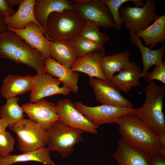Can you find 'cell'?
<instances>
[{
  "label": "cell",
  "instance_id": "obj_39",
  "mask_svg": "<svg viewBox=\"0 0 165 165\" xmlns=\"http://www.w3.org/2000/svg\"><path fill=\"white\" fill-rule=\"evenodd\" d=\"M1 68H0V72H1Z\"/></svg>",
  "mask_w": 165,
  "mask_h": 165
},
{
  "label": "cell",
  "instance_id": "obj_18",
  "mask_svg": "<svg viewBox=\"0 0 165 165\" xmlns=\"http://www.w3.org/2000/svg\"><path fill=\"white\" fill-rule=\"evenodd\" d=\"M112 156L118 165H151L150 156L121 139L118 141L116 150Z\"/></svg>",
  "mask_w": 165,
  "mask_h": 165
},
{
  "label": "cell",
  "instance_id": "obj_8",
  "mask_svg": "<svg viewBox=\"0 0 165 165\" xmlns=\"http://www.w3.org/2000/svg\"><path fill=\"white\" fill-rule=\"evenodd\" d=\"M76 109L91 123L99 127L100 125L115 123L123 115L133 114L134 108H124L107 105L90 107L81 102L74 103Z\"/></svg>",
  "mask_w": 165,
  "mask_h": 165
},
{
  "label": "cell",
  "instance_id": "obj_5",
  "mask_svg": "<svg viewBox=\"0 0 165 165\" xmlns=\"http://www.w3.org/2000/svg\"><path fill=\"white\" fill-rule=\"evenodd\" d=\"M48 148L58 152L64 159L73 152L75 145L83 140L81 130L69 127L58 120L47 130Z\"/></svg>",
  "mask_w": 165,
  "mask_h": 165
},
{
  "label": "cell",
  "instance_id": "obj_33",
  "mask_svg": "<svg viewBox=\"0 0 165 165\" xmlns=\"http://www.w3.org/2000/svg\"><path fill=\"white\" fill-rule=\"evenodd\" d=\"M16 12L9 6L6 0H0V13L3 17L11 16Z\"/></svg>",
  "mask_w": 165,
  "mask_h": 165
},
{
  "label": "cell",
  "instance_id": "obj_11",
  "mask_svg": "<svg viewBox=\"0 0 165 165\" xmlns=\"http://www.w3.org/2000/svg\"><path fill=\"white\" fill-rule=\"evenodd\" d=\"M90 85L97 101L102 105L132 108L131 102L121 94L120 90L111 82L99 78L90 77Z\"/></svg>",
  "mask_w": 165,
  "mask_h": 165
},
{
  "label": "cell",
  "instance_id": "obj_4",
  "mask_svg": "<svg viewBox=\"0 0 165 165\" xmlns=\"http://www.w3.org/2000/svg\"><path fill=\"white\" fill-rule=\"evenodd\" d=\"M86 24L75 9L53 12L47 20V34L51 41L73 39L79 35Z\"/></svg>",
  "mask_w": 165,
  "mask_h": 165
},
{
  "label": "cell",
  "instance_id": "obj_1",
  "mask_svg": "<svg viewBox=\"0 0 165 165\" xmlns=\"http://www.w3.org/2000/svg\"><path fill=\"white\" fill-rule=\"evenodd\" d=\"M119 126L121 140L150 157H165V146L160 143L158 135L141 119L131 113L125 114L115 122Z\"/></svg>",
  "mask_w": 165,
  "mask_h": 165
},
{
  "label": "cell",
  "instance_id": "obj_2",
  "mask_svg": "<svg viewBox=\"0 0 165 165\" xmlns=\"http://www.w3.org/2000/svg\"><path fill=\"white\" fill-rule=\"evenodd\" d=\"M0 57L28 66L37 73L46 72V59L12 31L0 33Z\"/></svg>",
  "mask_w": 165,
  "mask_h": 165
},
{
  "label": "cell",
  "instance_id": "obj_19",
  "mask_svg": "<svg viewBox=\"0 0 165 165\" xmlns=\"http://www.w3.org/2000/svg\"><path fill=\"white\" fill-rule=\"evenodd\" d=\"M142 70L135 62L130 61L114 75L110 82L125 93L128 92L134 87L142 85L140 81Z\"/></svg>",
  "mask_w": 165,
  "mask_h": 165
},
{
  "label": "cell",
  "instance_id": "obj_12",
  "mask_svg": "<svg viewBox=\"0 0 165 165\" xmlns=\"http://www.w3.org/2000/svg\"><path fill=\"white\" fill-rule=\"evenodd\" d=\"M62 82L58 79L46 73H37L34 76L30 94L31 103H34L50 96L67 95L71 93L65 86H60Z\"/></svg>",
  "mask_w": 165,
  "mask_h": 165
},
{
  "label": "cell",
  "instance_id": "obj_3",
  "mask_svg": "<svg viewBox=\"0 0 165 165\" xmlns=\"http://www.w3.org/2000/svg\"><path fill=\"white\" fill-rule=\"evenodd\" d=\"M146 98L143 105L134 109L132 114L141 119L157 135L165 134V120L163 112L165 86L153 80L144 89Z\"/></svg>",
  "mask_w": 165,
  "mask_h": 165
},
{
  "label": "cell",
  "instance_id": "obj_37",
  "mask_svg": "<svg viewBox=\"0 0 165 165\" xmlns=\"http://www.w3.org/2000/svg\"><path fill=\"white\" fill-rule=\"evenodd\" d=\"M23 0H6L9 6L11 8H13L15 5L19 6Z\"/></svg>",
  "mask_w": 165,
  "mask_h": 165
},
{
  "label": "cell",
  "instance_id": "obj_15",
  "mask_svg": "<svg viewBox=\"0 0 165 165\" xmlns=\"http://www.w3.org/2000/svg\"><path fill=\"white\" fill-rule=\"evenodd\" d=\"M74 9L70 0H35L34 13L35 19L41 27L45 36L50 41L46 29L47 20L50 14L53 12Z\"/></svg>",
  "mask_w": 165,
  "mask_h": 165
},
{
  "label": "cell",
  "instance_id": "obj_24",
  "mask_svg": "<svg viewBox=\"0 0 165 165\" xmlns=\"http://www.w3.org/2000/svg\"><path fill=\"white\" fill-rule=\"evenodd\" d=\"M50 151L48 148H43L18 155L10 154L0 157V165H10L17 162L31 161L39 162L45 165H56L50 158Z\"/></svg>",
  "mask_w": 165,
  "mask_h": 165
},
{
  "label": "cell",
  "instance_id": "obj_36",
  "mask_svg": "<svg viewBox=\"0 0 165 165\" xmlns=\"http://www.w3.org/2000/svg\"><path fill=\"white\" fill-rule=\"evenodd\" d=\"M7 29V26L5 23L4 18L0 13V33Z\"/></svg>",
  "mask_w": 165,
  "mask_h": 165
},
{
  "label": "cell",
  "instance_id": "obj_35",
  "mask_svg": "<svg viewBox=\"0 0 165 165\" xmlns=\"http://www.w3.org/2000/svg\"><path fill=\"white\" fill-rule=\"evenodd\" d=\"M8 127L7 122L3 118H0V134L6 131V127Z\"/></svg>",
  "mask_w": 165,
  "mask_h": 165
},
{
  "label": "cell",
  "instance_id": "obj_23",
  "mask_svg": "<svg viewBox=\"0 0 165 165\" xmlns=\"http://www.w3.org/2000/svg\"><path fill=\"white\" fill-rule=\"evenodd\" d=\"M50 52L51 58L70 68L77 58L72 39L51 41Z\"/></svg>",
  "mask_w": 165,
  "mask_h": 165
},
{
  "label": "cell",
  "instance_id": "obj_22",
  "mask_svg": "<svg viewBox=\"0 0 165 165\" xmlns=\"http://www.w3.org/2000/svg\"><path fill=\"white\" fill-rule=\"evenodd\" d=\"M130 41L137 46L140 51L143 63L141 77L145 79L148 71L151 67L159 64L162 61L165 50V43L160 48L152 50L143 44L140 37L130 31Z\"/></svg>",
  "mask_w": 165,
  "mask_h": 165
},
{
  "label": "cell",
  "instance_id": "obj_20",
  "mask_svg": "<svg viewBox=\"0 0 165 165\" xmlns=\"http://www.w3.org/2000/svg\"><path fill=\"white\" fill-rule=\"evenodd\" d=\"M35 3V0H23L19 6L17 10L13 16L4 17L5 23L7 26V29H22L28 23L33 22L37 24L43 32L35 16L34 7Z\"/></svg>",
  "mask_w": 165,
  "mask_h": 165
},
{
  "label": "cell",
  "instance_id": "obj_17",
  "mask_svg": "<svg viewBox=\"0 0 165 165\" xmlns=\"http://www.w3.org/2000/svg\"><path fill=\"white\" fill-rule=\"evenodd\" d=\"M45 72L59 79L63 86L71 92L77 93L79 74L73 71L70 68L63 65L52 58L46 59Z\"/></svg>",
  "mask_w": 165,
  "mask_h": 165
},
{
  "label": "cell",
  "instance_id": "obj_32",
  "mask_svg": "<svg viewBox=\"0 0 165 165\" xmlns=\"http://www.w3.org/2000/svg\"><path fill=\"white\" fill-rule=\"evenodd\" d=\"M153 70L151 72H148L145 80L149 82L154 80L160 81L163 84L165 83V62L162 61L160 64L154 65Z\"/></svg>",
  "mask_w": 165,
  "mask_h": 165
},
{
  "label": "cell",
  "instance_id": "obj_6",
  "mask_svg": "<svg viewBox=\"0 0 165 165\" xmlns=\"http://www.w3.org/2000/svg\"><path fill=\"white\" fill-rule=\"evenodd\" d=\"M8 127L16 134L18 148L22 152L45 148L47 145V130L30 119H23Z\"/></svg>",
  "mask_w": 165,
  "mask_h": 165
},
{
  "label": "cell",
  "instance_id": "obj_38",
  "mask_svg": "<svg viewBox=\"0 0 165 165\" xmlns=\"http://www.w3.org/2000/svg\"><path fill=\"white\" fill-rule=\"evenodd\" d=\"M158 137L161 144L165 146V134L158 135Z\"/></svg>",
  "mask_w": 165,
  "mask_h": 165
},
{
  "label": "cell",
  "instance_id": "obj_26",
  "mask_svg": "<svg viewBox=\"0 0 165 165\" xmlns=\"http://www.w3.org/2000/svg\"><path fill=\"white\" fill-rule=\"evenodd\" d=\"M130 53L128 51L117 53L112 55L103 56L101 59V65L106 79L110 82L114 74L119 72L130 61Z\"/></svg>",
  "mask_w": 165,
  "mask_h": 165
},
{
  "label": "cell",
  "instance_id": "obj_30",
  "mask_svg": "<svg viewBox=\"0 0 165 165\" xmlns=\"http://www.w3.org/2000/svg\"><path fill=\"white\" fill-rule=\"evenodd\" d=\"M99 27L94 24L86 23L79 36L96 42L104 46L109 39L108 36L101 32Z\"/></svg>",
  "mask_w": 165,
  "mask_h": 165
},
{
  "label": "cell",
  "instance_id": "obj_16",
  "mask_svg": "<svg viewBox=\"0 0 165 165\" xmlns=\"http://www.w3.org/2000/svg\"><path fill=\"white\" fill-rule=\"evenodd\" d=\"M105 54L104 47L90 52L82 58H77L71 69L73 71L85 73L90 77L107 81L104 75L101 65V59Z\"/></svg>",
  "mask_w": 165,
  "mask_h": 165
},
{
  "label": "cell",
  "instance_id": "obj_31",
  "mask_svg": "<svg viewBox=\"0 0 165 165\" xmlns=\"http://www.w3.org/2000/svg\"><path fill=\"white\" fill-rule=\"evenodd\" d=\"M15 139L7 131L0 134V157L7 156L14 151Z\"/></svg>",
  "mask_w": 165,
  "mask_h": 165
},
{
  "label": "cell",
  "instance_id": "obj_28",
  "mask_svg": "<svg viewBox=\"0 0 165 165\" xmlns=\"http://www.w3.org/2000/svg\"><path fill=\"white\" fill-rule=\"evenodd\" d=\"M102 2L108 9L112 17L116 29L119 30L123 21L119 12V9L122 5L127 2H132L135 7H142L145 4L143 0H102Z\"/></svg>",
  "mask_w": 165,
  "mask_h": 165
},
{
  "label": "cell",
  "instance_id": "obj_27",
  "mask_svg": "<svg viewBox=\"0 0 165 165\" xmlns=\"http://www.w3.org/2000/svg\"><path fill=\"white\" fill-rule=\"evenodd\" d=\"M19 100L16 97L6 98V103L0 108V116L7 122L9 127L24 119V111L18 104Z\"/></svg>",
  "mask_w": 165,
  "mask_h": 165
},
{
  "label": "cell",
  "instance_id": "obj_10",
  "mask_svg": "<svg viewBox=\"0 0 165 165\" xmlns=\"http://www.w3.org/2000/svg\"><path fill=\"white\" fill-rule=\"evenodd\" d=\"M58 121L71 128L97 134L99 127L91 123L75 108L70 99L60 100L55 104Z\"/></svg>",
  "mask_w": 165,
  "mask_h": 165
},
{
  "label": "cell",
  "instance_id": "obj_29",
  "mask_svg": "<svg viewBox=\"0 0 165 165\" xmlns=\"http://www.w3.org/2000/svg\"><path fill=\"white\" fill-rule=\"evenodd\" d=\"M73 40L77 58H82L90 52L104 47L95 42L80 36Z\"/></svg>",
  "mask_w": 165,
  "mask_h": 165
},
{
  "label": "cell",
  "instance_id": "obj_14",
  "mask_svg": "<svg viewBox=\"0 0 165 165\" xmlns=\"http://www.w3.org/2000/svg\"><path fill=\"white\" fill-rule=\"evenodd\" d=\"M17 34L31 47L38 51L45 59L51 58V41L45 36L41 29L35 23L31 22L20 30L8 29Z\"/></svg>",
  "mask_w": 165,
  "mask_h": 165
},
{
  "label": "cell",
  "instance_id": "obj_34",
  "mask_svg": "<svg viewBox=\"0 0 165 165\" xmlns=\"http://www.w3.org/2000/svg\"><path fill=\"white\" fill-rule=\"evenodd\" d=\"M151 165H165V157L160 156L150 157Z\"/></svg>",
  "mask_w": 165,
  "mask_h": 165
},
{
  "label": "cell",
  "instance_id": "obj_21",
  "mask_svg": "<svg viewBox=\"0 0 165 165\" xmlns=\"http://www.w3.org/2000/svg\"><path fill=\"white\" fill-rule=\"evenodd\" d=\"M33 79L34 76L30 75H8L2 81V95L6 99L31 91Z\"/></svg>",
  "mask_w": 165,
  "mask_h": 165
},
{
  "label": "cell",
  "instance_id": "obj_7",
  "mask_svg": "<svg viewBox=\"0 0 165 165\" xmlns=\"http://www.w3.org/2000/svg\"><path fill=\"white\" fill-rule=\"evenodd\" d=\"M157 1L147 0L142 7L121 6L119 12L124 28L135 35L147 28L160 16L156 13Z\"/></svg>",
  "mask_w": 165,
  "mask_h": 165
},
{
  "label": "cell",
  "instance_id": "obj_25",
  "mask_svg": "<svg viewBox=\"0 0 165 165\" xmlns=\"http://www.w3.org/2000/svg\"><path fill=\"white\" fill-rule=\"evenodd\" d=\"M141 38L146 46L154 48L158 43H162L165 39V15L159 17L153 23L143 31L136 35Z\"/></svg>",
  "mask_w": 165,
  "mask_h": 165
},
{
  "label": "cell",
  "instance_id": "obj_9",
  "mask_svg": "<svg viewBox=\"0 0 165 165\" xmlns=\"http://www.w3.org/2000/svg\"><path fill=\"white\" fill-rule=\"evenodd\" d=\"M71 3L79 16L86 23L97 25L104 29H116L112 17L102 0H90L85 4Z\"/></svg>",
  "mask_w": 165,
  "mask_h": 165
},
{
  "label": "cell",
  "instance_id": "obj_13",
  "mask_svg": "<svg viewBox=\"0 0 165 165\" xmlns=\"http://www.w3.org/2000/svg\"><path fill=\"white\" fill-rule=\"evenodd\" d=\"M29 119L34 121L47 130L56 121L59 120L55 104L44 98L34 103L24 104L21 106Z\"/></svg>",
  "mask_w": 165,
  "mask_h": 165
}]
</instances>
